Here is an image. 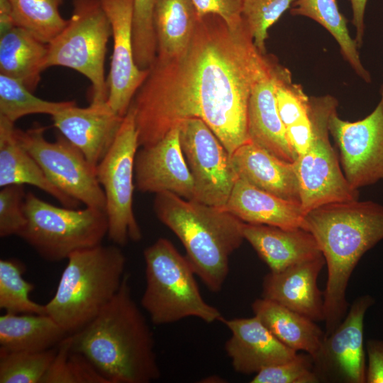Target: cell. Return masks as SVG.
<instances>
[{
	"instance_id": "obj_20",
	"label": "cell",
	"mask_w": 383,
	"mask_h": 383,
	"mask_svg": "<svg viewBox=\"0 0 383 383\" xmlns=\"http://www.w3.org/2000/svg\"><path fill=\"white\" fill-rule=\"evenodd\" d=\"M287 68L278 62L254 87L248 107V139L271 154L289 162L297 155L292 149L277 109L276 87Z\"/></svg>"
},
{
	"instance_id": "obj_19",
	"label": "cell",
	"mask_w": 383,
	"mask_h": 383,
	"mask_svg": "<svg viewBox=\"0 0 383 383\" xmlns=\"http://www.w3.org/2000/svg\"><path fill=\"white\" fill-rule=\"evenodd\" d=\"M326 261L323 255L267 274L262 297L296 311L314 321H324L323 292L318 277Z\"/></svg>"
},
{
	"instance_id": "obj_39",
	"label": "cell",
	"mask_w": 383,
	"mask_h": 383,
	"mask_svg": "<svg viewBox=\"0 0 383 383\" xmlns=\"http://www.w3.org/2000/svg\"><path fill=\"white\" fill-rule=\"evenodd\" d=\"M199 17L207 14L220 16L232 30L243 25V0H192Z\"/></svg>"
},
{
	"instance_id": "obj_43",
	"label": "cell",
	"mask_w": 383,
	"mask_h": 383,
	"mask_svg": "<svg viewBox=\"0 0 383 383\" xmlns=\"http://www.w3.org/2000/svg\"><path fill=\"white\" fill-rule=\"evenodd\" d=\"M286 131L288 140L298 157L307 150L311 143L312 125L309 112L306 117L286 128Z\"/></svg>"
},
{
	"instance_id": "obj_6",
	"label": "cell",
	"mask_w": 383,
	"mask_h": 383,
	"mask_svg": "<svg viewBox=\"0 0 383 383\" xmlns=\"http://www.w3.org/2000/svg\"><path fill=\"white\" fill-rule=\"evenodd\" d=\"M146 286L141 305L155 325H165L188 317L207 323L221 321V312L203 299L195 272L186 256L172 242L157 239L143 251Z\"/></svg>"
},
{
	"instance_id": "obj_36",
	"label": "cell",
	"mask_w": 383,
	"mask_h": 383,
	"mask_svg": "<svg viewBox=\"0 0 383 383\" xmlns=\"http://www.w3.org/2000/svg\"><path fill=\"white\" fill-rule=\"evenodd\" d=\"M251 383H316L313 359L309 353H296L291 360L267 367L257 374Z\"/></svg>"
},
{
	"instance_id": "obj_12",
	"label": "cell",
	"mask_w": 383,
	"mask_h": 383,
	"mask_svg": "<svg viewBox=\"0 0 383 383\" xmlns=\"http://www.w3.org/2000/svg\"><path fill=\"white\" fill-rule=\"evenodd\" d=\"M177 125L183 153L194 179V201L223 208L238 179L231 155L202 120L187 118Z\"/></svg>"
},
{
	"instance_id": "obj_11",
	"label": "cell",
	"mask_w": 383,
	"mask_h": 383,
	"mask_svg": "<svg viewBox=\"0 0 383 383\" xmlns=\"http://www.w3.org/2000/svg\"><path fill=\"white\" fill-rule=\"evenodd\" d=\"M45 130V127L35 125L26 131L16 128L15 132L19 143L59 190L86 206L106 211V198L96 168L62 134L55 142L47 140Z\"/></svg>"
},
{
	"instance_id": "obj_2",
	"label": "cell",
	"mask_w": 383,
	"mask_h": 383,
	"mask_svg": "<svg viewBox=\"0 0 383 383\" xmlns=\"http://www.w3.org/2000/svg\"><path fill=\"white\" fill-rule=\"evenodd\" d=\"M72 338V350L82 354L109 383H149L160 370L153 334L134 301L125 273L113 299Z\"/></svg>"
},
{
	"instance_id": "obj_26",
	"label": "cell",
	"mask_w": 383,
	"mask_h": 383,
	"mask_svg": "<svg viewBox=\"0 0 383 383\" xmlns=\"http://www.w3.org/2000/svg\"><path fill=\"white\" fill-rule=\"evenodd\" d=\"M48 50V44L16 26L0 35V74L34 91L45 70Z\"/></svg>"
},
{
	"instance_id": "obj_44",
	"label": "cell",
	"mask_w": 383,
	"mask_h": 383,
	"mask_svg": "<svg viewBox=\"0 0 383 383\" xmlns=\"http://www.w3.org/2000/svg\"><path fill=\"white\" fill-rule=\"evenodd\" d=\"M352 11V23L355 28V38H354L359 48L363 43L365 33V11L367 0H350Z\"/></svg>"
},
{
	"instance_id": "obj_34",
	"label": "cell",
	"mask_w": 383,
	"mask_h": 383,
	"mask_svg": "<svg viewBox=\"0 0 383 383\" xmlns=\"http://www.w3.org/2000/svg\"><path fill=\"white\" fill-rule=\"evenodd\" d=\"M296 0H243L241 16L256 48L266 54L267 30Z\"/></svg>"
},
{
	"instance_id": "obj_33",
	"label": "cell",
	"mask_w": 383,
	"mask_h": 383,
	"mask_svg": "<svg viewBox=\"0 0 383 383\" xmlns=\"http://www.w3.org/2000/svg\"><path fill=\"white\" fill-rule=\"evenodd\" d=\"M57 349L39 352L0 349V383H41Z\"/></svg>"
},
{
	"instance_id": "obj_14",
	"label": "cell",
	"mask_w": 383,
	"mask_h": 383,
	"mask_svg": "<svg viewBox=\"0 0 383 383\" xmlns=\"http://www.w3.org/2000/svg\"><path fill=\"white\" fill-rule=\"evenodd\" d=\"M374 304L369 294L357 297L338 326L325 335L313 357L319 382H366L364 319Z\"/></svg>"
},
{
	"instance_id": "obj_7",
	"label": "cell",
	"mask_w": 383,
	"mask_h": 383,
	"mask_svg": "<svg viewBox=\"0 0 383 383\" xmlns=\"http://www.w3.org/2000/svg\"><path fill=\"white\" fill-rule=\"evenodd\" d=\"M26 223L18 236L48 262H60L73 252L101 245L108 235L105 211L59 207L26 193Z\"/></svg>"
},
{
	"instance_id": "obj_9",
	"label": "cell",
	"mask_w": 383,
	"mask_h": 383,
	"mask_svg": "<svg viewBox=\"0 0 383 383\" xmlns=\"http://www.w3.org/2000/svg\"><path fill=\"white\" fill-rule=\"evenodd\" d=\"M337 106V100L331 95L310 97L312 138L307 150L294 162L306 213L326 204L359 198L358 189L351 187L340 169L329 139V120Z\"/></svg>"
},
{
	"instance_id": "obj_35",
	"label": "cell",
	"mask_w": 383,
	"mask_h": 383,
	"mask_svg": "<svg viewBox=\"0 0 383 383\" xmlns=\"http://www.w3.org/2000/svg\"><path fill=\"white\" fill-rule=\"evenodd\" d=\"M155 1L133 0L134 60L141 70L149 69L157 55V41L153 25Z\"/></svg>"
},
{
	"instance_id": "obj_40",
	"label": "cell",
	"mask_w": 383,
	"mask_h": 383,
	"mask_svg": "<svg viewBox=\"0 0 383 383\" xmlns=\"http://www.w3.org/2000/svg\"><path fill=\"white\" fill-rule=\"evenodd\" d=\"M71 348L72 338L70 334L59 343L55 355L41 383H72L68 366Z\"/></svg>"
},
{
	"instance_id": "obj_8",
	"label": "cell",
	"mask_w": 383,
	"mask_h": 383,
	"mask_svg": "<svg viewBox=\"0 0 383 383\" xmlns=\"http://www.w3.org/2000/svg\"><path fill=\"white\" fill-rule=\"evenodd\" d=\"M72 5L65 28L48 44L45 69L61 66L76 70L91 82L90 103L106 102L104 62L111 36L109 20L99 0H72Z\"/></svg>"
},
{
	"instance_id": "obj_45",
	"label": "cell",
	"mask_w": 383,
	"mask_h": 383,
	"mask_svg": "<svg viewBox=\"0 0 383 383\" xmlns=\"http://www.w3.org/2000/svg\"><path fill=\"white\" fill-rule=\"evenodd\" d=\"M16 27L13 10L9 0H0V35Z\"/></svg>"
},
{
	"instance_id": "obj_13",
	"label": "cell",
	"mask_w": 383,
	"mask_h": 383,
	"mask_svg": "<svg viewBox=\"0 0 383 383\" xmlns=\"http://www.w3.org/2000/svg\"><path fill=\"white\" fill-rule=\"evenodd\" d=\"M376 108L365 118L350 122L337 110L331 116L329 131L338 146L343 172L355 189L383 180V84Z\"/></svg>"
},
{
	"instance_id": "obj_16",
	"label": "cell",
	"mask_w": 383,
	"mask_h": 383,
	"mask_svg": "<svg viewBox=\"0 0 383 383\" xmlns=\"http://www.w3.org/2000/svg\"><path fill=\"white\" fill-rule=\"evenodd\" d=\"M135 179L141 192H169L194 200V179L183 153L178 125L157 143L137 152Z\"/></svg>"
},
{
	"instance_id": "obj_22",
	"label": "cell",
	"mask_w": 383,
	"mask_h": 383,
	"mask_svg": "<svg viewBox=\"0 0 383 383\" xmlns=\"http://www.w3.org/2000/svg\"><path fill=\"white\" fill-rule=\"evenodd\" d=\"M243 233L272 272L322 255L314 236L302 228L244 223Z\"/></svg>"
},
{
	"instance_id": "obj_29",
	"label": "cell",
	"mask_w": 383,
	"mask_h": 383,
	"mask_svg": "<svg viewBox=\"0 0 383 383\" xmlns=\"http://www.w3.org/2000/svg\"><path fill=\"white\" fill-rule=\"evenodd\" d=\"M293 16L313 19L324 27L337 41L343 58L367 83L371 75L361 62L355 39L349 33L347 20L339 11L336 0H296L291 6Z\"/></svg>"
},
{
	"instance_id": "obj_4",
	"label": "cell",
	"mask_w": 383,
	"mask_h": 383,
	"mask_svg": "<svg viewBox=\"0 0 383 383\" xmlns=\"http://www.w3.org/2000/svg\"><path fill=\"white\" fill-rule=\"evenodd\" d=\"M155 194L157 217L180 240L195 274L210 291L219 292L229 272V257L245 240L244 222L223 208L169 192Z\"/></svg>"
},
{
	"instance_id": "obj_30",
	"label": "cell",
	"mask_w": 383,
	"mask_h": 383,
	"mask_svg": "<svg viewBox=\"0 0 383 383\" xmlns=\"http://www.w3.org/2000/svg\"><path fill=\"white\" fill-rule=\"evenodd\" d=\"M16 26L48 44L65 28L60 6L63 0H9Z\"/></svg>"
},
{
	"instance_id": "obj_32",
	"label": "cell",
	"mask_w": 383,
	"mask_h": 383,
	"mask_svg": "<svg viewBox=\"0 0 383 383\" xmlns=\"http://www.w3.org/2000/svg\"><path fill=\"white\" fill-rule=\"evenodd\" d=\"M23 272L24 267L18 260H0V308L13 313L47 314L45 304L30 299L34 286L23 279Z\"/></svg>"
},
{
	"instance_id": "obj_15",
	"label": "cell",
	"mask_w": 383,
	"mask_h": 383,
	"mask_svg": "<svg viewBox=\"0 0 383 383\" xmlns=\"http://www.w3.org/2000/svg\"><path fill=\"white\" fill-rule=\"evenodd\" d=\"M111 28L113 52L111 58L108 104L124 116L135 94L149 73L134 60L133 44V0H99Z\"/></svg>"
},
{
	"instance_id": "obj_41",
	"label": "cell",
	"mask_w": 383,
	"mask_h": 383,
	"mask_svg": "<svg viewBox=\"0 0 383 383\" xmlns=\"http://www.w3.org/2000/svg\"><path fill=\"white\" fill-rule=\"evenodd\" d=\"M68 366L72 383H109L85 356L72 349Z\"/></svg>"
},
{
	"instance_id": "obj_37",
	"label": "cell",
	"mask_w": 383,
	"mask_h": 383,
	"mask_svg": "<svg viewBox=\"0 0 383 383\" xmlns=\"http://www.w3.org/2000/svg\"><path fill=\"white\" fill-rule=\"evenodd\" d=\"M275 94L278 112L285 128L309 115L310 97L301 84L292 82L288 69L279 79Z\"/></svg>"
},
{
	"instance_id": "obj_5",
	"label": "cell",
	"mask_w": 383,
	"mask_h": 383,
	"mask_svg": "<svg viewBox=\"0 0 383 383\" xmlns=\"http://www.w3.org/2000/svg\"><path fill=\"white\" fill-rule=\"evenodd\" d=\"M47 314L68 334L92 321L118 291L125 274L126 257L117 245L87 248L72 253Z\"/></svg>"
},
{
	"instance_id": "obj_38",
	"label": "cell",
	"mask_w": 383,
	"mask_h": 383,
	"mask_svg": "<svg viewBox=\"0 0 383 383\" xmlns=\"http://www.w3.org/2000/svg\"><path fill=\"white\" fill-rule=\"evenodd\" d=\"M0 191V236L18 235L26 223L23 185L12 184Z\"/></svg>"
},
{
	"instance_id": "obj_31",
	"label": "cell",
	"mask_w": 383,
	"mask_h": 383,
	"mask_svg": "<svg viewBox=\"0 0 383 383\" xmlns=\"http://www.w3.org/2000/svg\"><path fill=\"white\" fill-rule=\"evenodd\" d=\"M74 104L73 101H51L38 98L22 82L0 74V116L13 123L29 114L52 116Z\"/></svg>"
},
{
	"instance_id": "obj_27",
	"label": "cell",
	"mask_w": 383,
	"mask_h": 383,
	"mask_svg": "<svg viewBox=\"0 0 383 383\" xmlns=\"http://www.w3.org/2000/svg\"><path fill=\"white\" fill-rule=\"evenodd\" d=\"M68 335L48 314L13 313L0 316V349L39 352L52 348Z\"/></svg>"
},
{
	"instance_id": "obj_42",
	"label": "cell",
	"mask_w": 383,
	"mask_h": 383,
	"mask_svg": "<svg viewBox=\"0 0 383 383\" xmlns=\"http://www.w3.org/2000/svg\"><path fill=\"white\" fill-rule=\"evenodd\" d=\"M365 350L367 355V383H383V340H368Z\"/></svg>"
},
{
	"instance_id": "obj_24",
	"label": "cell",
	"mask_w": 383,
	"mask_h": 383,
	"mask_svg": "<svg viewBox=\"0 0 383 383\" xmlns=\"http://www.w3.org/2000/svg\"><path fill=\"white\" fill-rule=\"evenodd\" d=\"M13 123L0 116V186L29 184L52 196L63 206L77 208L79 202L59 190L33 157L19 143Z\"/></svg>"
},
{
	"instance_id": "obj_10",
	"label": "cell",
	"mask_w": 383,
	"mask_h": 383,
	"mask_svg": "<svg viewBox=\"0 0 383 383\" xmlns=\"http://www.w3.org/2000/svg\"><path fill=\"white\" fill-rule=\"evenodd\" d=\"M139 148L135 111L131 105L111 148L96 167L106 198L108 237L118 246L139 241L140 228L133 209L135 160Z\"/></svg>"
},
{
	"instance_id": "obj_3",
	"label": "cell",
	"mask_w": 383,
	"mask_h": 383,
	"mask_svg": "<svg viewBox=\"0 0 383 383\" xmlns=\"http://www.w3.org/2000/svg\"><path fill=\"white\" fill-rule=\"evenodd\" d=\"M303 228L314 236L327 266L323 307L328 335L348 311L346 290L354 269L383 240V205L358 199L326 204L306 213Z\"/></svg>"
},
{
	"instance_id": "obj_23",
	"label": "cell",
	"mask_w": 383,
	"mask_h": 383,
	"mask_svg": "<svg viewBox=\"0 0 383 383\" xmlns=\"http://www.w3.org/2000/svg\"><path fill=\"white\" fill-rule=\"evenodd\" d=\"M244 223L286 229L304 228L301 204L280 198L238 178L223 208Z\"/></svg>"
},
{
	"instance_id": "obj_28",
	"label": "cell",
	"mask_w": 383,
	"mask_h": 383,
	"mask_svg": "<svg viewBox=\"0 0 383 383\" xmlns=\"http://www.w3.org/2000/svg\"><path fill=\"white\" fill-rule=\"evenodd\" d=\"M199 16L192 0H155L153 25L156 58L175 57L188 46Z\"/></svg>"
},
{
	"instance_id": "obj_18",
	"label": "cell",
	"mask_w": 383,
	"mask_h": 383,
	"mask_svg": "<svg viewBox=\"0 0 383 383\" xmlns=\"http://www.w3.org/2000/svg\"><path fill=\"white\" fill-rule=\"evenodd\" d=\"M231 332L225 350L233 369L243 374L260 371L292 359L297 352L280 342L254 315L221 321Z\"/></svg>"
},
{
	"instance_id": "obj_25",
	"label": "cell",
	"mask_w": 383,
	"mask_h": 383,
	"mask_svg": "<svg viewBox=\"0 0 383 383\" xmlns=\"http://www.w3.org/2000/svg\"><path fill=\"white\" fill-rule=\"evenodd\" d=\"M254 315L283 344L296 352L317 353L325 332L312 319L273 301L260 298L252 304Z\"/></svg>"
},
{
	"instance_id": "obj_17",
	"label": "cell",
	"mask_w": 383,
	"mask_h": 383,
	"mask_svg": "<svg viewBox=\"0 0 383 383\" xmlns=\"http://www.w3.org/2000/svg\"><path fill=\"white\" fill-rule=\"evenodd\" d=\"M123 117L106 101L90 103L84 108L75 103L52 116V119L53 126L96 168L113 145Z\"/></svg>"
},
{
	"instance_id": "obj_1",
	"label": "cell",
	"mask_w": 383,
	"mask_h": 383,
	"mask_svg": "<svg viewBox=\"0 0 383 383\" xmlns=\"http://www.w3.org/2000/svg\"><path fill=\"white\" fill-rule=\"evenodd\" d=\"M277 62L259 51L244 21L232 30L217 15L199 17L185 50L170 59L155 57L133 97L139 147L157 143L182 120L196 118L231 155L249 140L251 92Z\"/></svg>"
},
{
	"instance_id": "obj_21",
	"label": "cell",
	"mask_w": 383,
	"mask_h": 383,
	"mask_svg": "<svg viewBox=\"0 0 383 383\" xmlns=\"http://www.w3.org/2000/svg\"><path fill=\"white\" fill-rule=\"evenodd\" d=\"M231 159L238 178L280 198L301 204L294 162L278 158L250 140L239 146Z\"/></svg>"
}]
</instances>
